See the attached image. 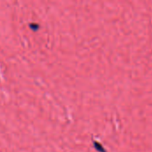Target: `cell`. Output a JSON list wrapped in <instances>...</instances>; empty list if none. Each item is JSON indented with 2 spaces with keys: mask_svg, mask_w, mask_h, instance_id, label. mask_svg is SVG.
<instances>
[{
  "mask_svg": "<svg viewBox=\"0 0 152 152\" xmlns=\"http://www.w3.org/2000/svg\"><path fill=\"white\" fill-rule=\"evenodd\" d=\"M30 27H31V28H33L32 30H37V29H36V28H38V25H35V24H30Z\"/></svg>",
  "mask_w": 152,
  "mask_h": 152,
  "instance_id": "6da1fadb",
  "label": "cell"
}]
</instances>
